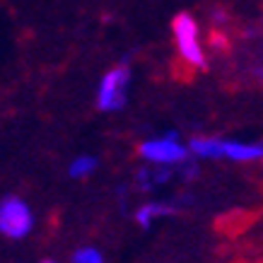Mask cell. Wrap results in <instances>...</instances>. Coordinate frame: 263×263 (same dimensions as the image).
<instances>
[{"instance_id":"1","label":"cell","mask_w":263,"mask_h":263,"mask_svg":"<svg viewBox=\"0 0 263 263\" xmlns=\"http://www.w3.org/2000/svg\"><path fill=\"white\" fill-rule=\"evenodd\" d=\"M172 36H174L176 56L181 65L191 72H203L208 68V53L200 34V24L191 12H179L172 20Z\"/></svg>"},{"instance_id":"2","label":"cell","mask_w":263,"mask_h":263,"mask_svg":"<svg viewBox=\"0 0 263 263\" xmlns=\"http://www.w3.org/2000/svg\"><path fill=\"white\" fill-rule=\"evenodd\" d=\"M138 157L147 164H160V167H179L186 160H191V147L183 143L176 130H167L162 136L145 138L138 145Z\"/></svg>"},{"instance_id":"3","label":"cell","mask_w":263,"mask_h":263,"mask_svg":"<svg viewBox=\"0 0 263 263\" xmlns=\"http://www.w3.org/2000/svg\"><path fill=\"white\" fill-rule=\"evenodd\" d=\"M128 89H130V68L126 61H121L102 75L97 87V109L104 114L121 111L128 104Z\"/></svg>"},{"instance_id":"4","label":"cell","mask_w":263,"mask_h":263,"mask_svg":"<svg viewBox=\"0 0 263 263\" xmlns=\"http://www.w3.org/2000/svg\"><path fill=\"white\" fill-rule=\"evenodd\" d=\"M36 217L34 210L29 208V203L15 193L3 196L0 198V234L8 237V239H27L32 234Z\"/></svg>"},{"instance_id":"5","label":"cell","mask_w":263,"mask_h":263,"mask_svg":"<svg viewBox=\"0 0 263 263\" xmlns=\"http://www.w3.org/2000/svg\"><path fill=\"white\" fill-rule=\"evenodd\" d=\"M183 205H191V198H189V196H179V198H172V200L152 198V200H145V203H140V205L136 208L133 220H136L143 230H150L155 222H160L164 217L176 215Z\"/></svg>"},{"instance_id":"6","label":"cell","mask_w":263,"mask_h":263,"mask_svg":"<svg viewBox=\"0 0 263 263\" xmlns=\"http://www.w3.org/2000/svg\"><path fill=\"white\" fill-rule=\"evenodd\" d=\"M222 160L234 162V164H254L263 162V140H232L224 138Z\"/></svg>"},{"instance_id":"7","label":"cell","mask_w":263,"mask_h":263,"mask_svg":"<svg viewBox=\"0 0 263 263\" xmlns=\"http://www.w3.org/2000/svg\"><path fill=\"white\" fill-rule=\"evenodd\" d=\"M176 176V167H160V164H147L143 162V167L136 172V189L143 193H152L167 186Z\"/></svg>"},{"instance_id":"8","label":"cell","mask_w":263,"mask_h":263,"mask_svg":"<svg viewBox=\"0 0 263 263\" xmlns=\"http://www.w3.org/2000/svg\"><path fill=\"white\" fill-rule=\"evenodd\" d=\"M189 147H191V155L196 160H222V150H224V138L220 136H193L189 140Z\"/></svg>"},{"instance_id":"9","label":"cell","mask_w":263,"mask_h":263,"mask_svg":"<svg viewBox=\"0 0 263 263\" xmlns=\"http://www.w3.org/2000/svg\"><path fill=\"white\" fill-rule=\"evenodd\" d=\"M97 167H99V162H97L95 155H78V157L68 164V174H70V179L82 181V179H89V176L95 174Z\"/></svg>"},{"instance_id":"10","label":"cell","mask_w":263,"mask_h":263,"mask_svg":"<svg viewBox=\"0 0 263 263\" xmlns=\"http://www.w3.org/2000/svg\"><path fill=\"white\" fill-rule=\"evenodd\" d=\"M70 263H104V256L97 247H80L72 251Z\"/></svg>"},{"instance_id":"11","label":"cell","mask_w":263,"mask_h":263,"mask_svg":"<svg viewBox=\"0 0 263 263\" xmlns=\"http://www.w3.org/2000/svg\"><path fill=\"white\" fill-rule=\"evenodd\" d=\"M200 160H196V157H191V160H186L183 164H179L176 167V176L181 179V181H196L200 174Z\"/></svg>"},{"instance_id":"12","label":"cell","mask_w":263,"mask_h":263,"mask_svg":"<svg viewBox=\"0 0 263 263\" xmlns=\"http://www.w3.org/2000/svg\"><path fill=\"white\" fill-rule=\"evenodd\" d=\"M208 46L213 48V51H227L230 41H227V36H224V34L217 29V32L210 34V41H208Z\"/></svg>"},{"instance_id":"13","label":"cell","mask_w":263,"mask_h":263,"mask_svg":"<svg viewBox=\"0 0 263 263\" xmlns=\"http://www.w3.org/2000/svg\"><path fill=\"white\" fill-rule=\"evenodd\" d=\"M210 22L215 24L217 29H222L224 24L230 22V12H227L224 8H213L210 10Z\"/></svg>"},{"instance_id":"14","label":"cell","mask_w":263,"mask_h":263,"mask_svg":"<svg viewBox=\"0 0 263 263\" xmlns=\"http://www.w3.org/2000/svg\"><path fill=\"white\" fill-rule=\"evenodd\" d=\"M251 75H254V80L263 82V65H256L254 70H251Z\"/></svg>"},{"instance_id":"15","label":"cell","mask_w":263,"mask_h":263,"mask_svg":"<svg viewBox=\"0 0 263 263\" xmlns=\"http://www.w3.org/2000/svg\"><path fill=\"white\" fill-rule=\"evenodd\" d=\"M41 263H58V261H53V258H44Z\"/></svg>"},{"instance_id":"16","label":"cell","mask_w":263,"mask_h":263,"mask_svg":"<svg viewBox=\"0 0 263 263\" xmlns=\"http://www.w3.org/2000/svg\"><path fill=\"white\" fill-rule=\"evenodd\" d=\"M261 164H263V162H261Z\"/></svg>"}]
</instances>
